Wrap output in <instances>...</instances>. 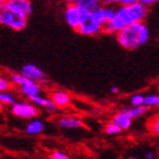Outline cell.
Wrapping results in <instances>:
<instances>
[{
    "mask_svg": "<svg viewBox=\"0 0 159 159\" xmlns=\"http://www.w3.org/2000/svg\"><path fill=\"white\" fill-rule=\"evenodd\" d=\"M0 102L3 106H13L16 102V98L13 93L10 92V90L7 91H0Z\"/></svg>",
    "mask_w": 159,
    "mask_h": 159,
    "instance_id": "obj_17",
    "label": "cell"
},
{
    "mask_svg": "<svg viewBox=\"0 0 159 159\" xmlns=\"http://www.w3.org/2000/svg\"><path fill=\"white\" fill-rule=\"evenodd\" d=\"M75 3L82 9L86 10H93L99 5H101L100 0H75Z\"/></svg>",
    "mask_w": 159,
    "mask_h": 159,
    "instance_id": "obj_18",
    "label": "cell"
},
{
    "mask_svg": "<svg viewBox=\"0 0 159 159\" xmlns=\"http://www.w3.org/2000/svg\"><path fill=\"white\" fill-rule=\"evenodd\" d=\"M149 29L143 22L131 24L116 34L117 42L126 50H134L149 41Z\"/></svg>",
    "mask_w": 159,
    "mask_h": 159,
    "instance_id": "obj_1",
    "label": "cell"
},
{
    "mask_svg": "<svg viewBox=\"0 0 159 159\" xmlns=\"http://www.w3.org/2000/svg\"><path fill=\"white\" fill-rule=\"evenodd\" d=\"M140 2L144 3L146 6H152V5H155L156 2H158V0H140Z\"/></svg>",
    "mask_w": 159,
    "mask_h": 159,
    "instance_id": "obj_28",
    "label": "cell"
},
{
    "mask_svg": "<svg viewBox=\"0 0 159 159\" xmlns=\"http://www.w3.org/2000/svg\"><path fill=\"white\" fill-rule=\"evenodd\" d=\"M50 98L52 99V101L55 102L57 108H65V107L70 106V101H72L70 93L66 92V91H63V90L52 91Z\"/></svg>",
    "mask_w": 159,
    "mask_h": 159,
    "instance_id": "obj_11",
    "label": "cell"
},
{
    "mask_svg": "<svg viewBox=\"0 0 159 159\" xmlns=\"http://www.w3.org/2000/svg\"><path fill=\"white\" fill-rule=\"evenodd\" d=\"M44 131V124L40 119H32L25 126V132L29 135H39Z\"/></svg>",
    "mask_w": 159,
    "mask_h": 159,
    "instance_id": "obj_15",
    "label": "cell"
},
{
    "mask_svg": "<svg viewBox=\"0 0 159 159\" xmlns=\"http://www.w3.org/2000/svg\"><path fill=\"white\" fill-rule=\"evenodd\" d=\"M20 91V93L25 96L26 98H32V97L37 96V94H40L41 92V86H40V83L35 82V81H32L30 80L27 83H25L24 85L20 86L18 88Z\"/></svg>",
    "mask_w": 159,
    "mask_h": 159,
    "instance_id": "obj_14",
    "label": "cell"
},
{
    "mask_svg": "<svg viewBox=\"0 0 159 159\" xmlns=\"http://www.w3.org/2000/svg\"><path fill=\"white\" fill-rule=\"evenodd\" d=\"M144 105L149 108L151 107H159V96L158 94H149L144 98Z\"/></svg>",
    "mask_w": 159,
    "mask_h": 159,
    "instance_id": "obj_22",
    "label": "cell"
},
{
    "mask_svg": "<svg viewBox=\"0 0 159 159\" xmlns=\"http://www.w3.org/2000/svg\"><path fill=\"white\" fill-rule=\"evenodd\" d=\"M105 132L108 135H117V134H119V133L122 132V129L117 125L116 123H114L111 120L108 124H106V126H105Z\"/></svg>",
    "mask_w": 159,
    "mask_h": 159,
    "instance_id": "obj_21",
    "label": "cell"
},
{
    "mask_svg": "<svg viewBox=\"0 0 159 159\" xmlns=\"http://www.w3.org/2000/svg\"><path fill=\"white\" fill-rule=\"evenodd\" d=\"M148 129L153 135H159V114L150 118L148 122Z\"/></svg>",
    "mask_w": 159,
    "mask_h": 159,
    "instance_id": "obj_20",
    "label": "cell"
},
{
    "mask_svg": "<svg viewBox=\"0 0 159 159\" xmlns=\"http://www.w3.org/2000/svg\"><path fill=\"white\" fill-rule=\"evenodd\" d=\"M20 73L29 77L32 81H35L38 83H42L46 81V74L40 67H38L34 64H27L22 68Z\"/></svg>",
    "mask_w": 159,
    "mask_h": 159,
    "instance_id": "obj_9",
    "label": "cell"
},
{
    "mask_svg": "<svg viewBox=\"0 0 159 159\" xmlns=\"http://www.w3.org/2000/svg\"><path fill=\"white\" fill-rule=\"evenodd\" d=\"M10 81H11V83H13L14 86H16V88H20V86L24 85L25 83H27L29 81H30V79L29 77H26L25 75H23L22 73H13L11 75H10Z\"/></svg>",
    "mask_w": 159,
    "mask_h": 159,
    "instance_id": "obj_19",
    "label": "cell"
},
{
    "mask_svg": "<svg viewBox=\"0 0 159 159\" xmlns=\"http://www.w3.org/2000/svg\"><path fill=\"white\" fill-rule=\"evenodd\" d=\"M140 0H118L119 6H129V5H133V3L138 2Z\"/></svg>",
    "mask_w": 159,
    "mask_h": 159,
    "instance_id": "obj_26",
    "label": "cell"
},
{
    "mask_svg": "<svg viewBox=\"0 0 159 159\" xmlns=\"http://www.w3.org/2000/svg\"><path fill=\"white\" fill-rule=\"evenodd\" d=\"M51 159H68V155L64 151H53L50 153Z\"/></svg>",
    "mask_w": 159,
    "mask_h": 159,
    "instance_id": "obj_25",
    "label": "cell"
},
{
    "mask_svg": "<svg viewBox=\"0 0 159 159\" xmlns=\"http://www.w3.org/2000/svg\"><path fill=\"white\" fill-rule=\"evenodd\" d=\"M29 100L32 101L34 105L44 108V109L50 114H53L57 110V106L55 105L52 99H51V98H48V97H43V96H40V94H37V96L30 98Z\"/></svg>",
    "mask_w": 159,
    "mask_h": 159,
    "instance_id": "obj_12",
    "label": "cell"
},
{
    "mask_svg": "<svg viewBox=\"0 0 159 159\" xmlns=\"http://www.w3.org/2000/svg\"><path fill=\"white\" fill-rule=\"evenodd\" d=\"M64 1H65L67 5H68V3H74V2H75V0H64Z\"/></svg>",
    "mask_w": 159,
    "mask_h": 159,
    "instance_id": "obj_32",
    "label": "cell"
},
{
    "mask_svg": "<svg viewBox=\"0 0 159 159\" xmlns=\"http://www.w3.org/2000/svg\"><path fill=\"white\" fill-rule=\"evenodd\" d=\"M111 120H113L114 123H116L117 125L122 129V131H127V129L131 127V125H132L133 118L129 116L126 111L120 109V111H118L117 114L114 115Z\"/></svg>",
    "mask_w": 159,
    "mask_h": 159,
    "instance_id": "obj_13",
    "label": "cell"
},
{
    "mask_svg": "<svg viewBox=\"0 0 159 159\" xmlns=\"http://www.w3.org/2000/svg\"><path fill=\"white\" fill-rule=\"evenodd\" d=\"M65 20L68 26L77 31L80 24L82 22V8L76 3H68L65 9Z\"/></svg>",
    "mask_w": 159,
    "mask_h": 159,
    "instance_id": "obj_7",
    "label": "cell"
},
{
    "mask_svg": "<svg viewBox=\"0 0 159 159\" xmlns=\"http://www.w3.org/2000/svg\"><path fill=\"white\" fill-rule=\"evenodd\" d=\"M119 92V88L118 86H113L111 88V93H114V94H116V93Z\"/></svg>",
    "mask_w": 159,
    "mask_h": 159,
    "instance_id": "obj_30",
    "label": "cell"
},
{
    "mask_svg": "<svg viewBox=\"0 0 159 159\" xmlns=\"http://www.w3.org/2000/svg\"><path fill=\"white\" fill-rule=\"evenodd\" d=\"M144 98L146 96H143L141 93H135L131 97V105L132 106H141L144 105Z\"/></svg>",
    "mask_w": 159,
    "mask_h": 159,
    "instance_id": "obj_24",
    "label": "cell"
},
{
    "mask_svg": "<svg viewBox=\"0 0 159 159\" xmlns=\"http://www.w3.org/2000/svg\"><path fill=\"white\" fill-rule=\"evenodd\" d=\"M11 113L14 116L20 117L23 119H33L38 116L39 109L37 105L27 102V101H16L11 106Z\"/></svg>",
    "mask_w": 159,
    "mask_h": 159,
    "instance_id": "obj_5",
    "label": "cell"
},
{
    "mask_svg": "<svg viewBox=\"0 0 159 159\" xmlns=\"http://www.w3.org/2000/svg\"><path fill=\"white\" fill-rule=\"evenodd\" d=\"M101 5H106V6H114L118 3V0H100Z\"/></svg>",
    "mask_w": 159,
    "mask_h": 159,
    "instance_id": "obj_27",
    "label": "cell"
},
{
    "mask_svg": "<svg viewBox=\"0 0 159 159\" xmlns=\"http://www.w3.org/2000/svg\"><path fill=\"white\" fill-rule=\"evenodd\" d=\"M58 126L61 129H77L83 127V122L76 116H63L58 119Z\"/></svg>",
    "mask_w": 159,
    "mask_h": 159,
    "instance_id": "obj_10",
    "label": "cell"
},
{
    "mask_svg": "<svg viewBox=\"0 0 159 159\" xmlns=\"http://www.w3.org/2000/svg\"><path fill=\"white\" fill-rule=\"evenodd\" d=\"M148 6L140 1L129 6H119L116 9V14L125 22L126 25L143 22L148 16Z\"/></svg>",
    "mask_w": 159,
    "mask_h": 159,
    "instance_id": "obj_2",
    "label": "cell"
},
{
    "mask_svg": "<svg viewBox=\"0 0 159 159\" xmlns=\"http://www.w3.org/2000/svg\"><path fill=\"white\" fill-rule=\"evenodd\" d=\"M103 26L98 24L91 17V10L82 9V22L80 24L77 32L85 37H96L102 33Z\"/></svg>",
    "mask_w": 159,
    "mask_h": 159,
    "instance_id": "obj_4",
    "label": "cell"
},
{
    "mask_svg": "<svg viewBox=\"0 0 159 159\" xmlns=\"http://www.w3.org/2000/svg\"><path fill=\"white\" fill-rule=\"evenodd\" d=\"M123 110L126 111L129 116L134 119V118H138V117H141L142 115H144V114L149 110V107L146 106V105H141V106H132V107H129V108H123Z\"/></svg>",
    "mask_w": 159,
    "mask_h": 159,
    "instance_id": "obj_16",
    "label": "cell"
},
{
    "mask_svg": "<svg viewBox=\"0 0 159 159\" xmlns=\"http://www.w3.org/2000/svg\"><path fill=\"white\" fill-rule=\"evenodd\" d=\"M0 24L14 31H22L26 27L27 17L5 6L0 9Z\"/></svg>",
    "mask_w": 159,
    "mask_h": 159,
    "instance_id": "obj_3",
    "label": "cell"
},
{
    "mask_svg": "<svg viewBox=\"0 0 159 159\" xmlns=\"http://www.w3.org/2000/svg\"><path fill=\"white\" fill-rule=\"evenodd\" d=\"M13 83L10 79H7L3 75L0 74V91H7V90H11L13 88Z\"/></svg>",
    "mask_w": 159,
    "mask_h": 159,
    "instance_id": "obj_23",
    "label": "cell"
},
{
    "mask_svg": "<svg viewBox=\"0 0 159 159\" xmlns=\"http://www.w3.org/2000/svg\"><path fill=\"white\" fill-rule=\"evenodd\" d=\"M2 109H3V105H2L1 102H0V113L2 111Z\"/></svg>",
    "mask_w": 159,
    "mask_h": 159,
    "instance_id": "obj_33",
    "label": "cell"
},
{
    "mask_svg": "<svg viewBox=\"0 0 159 159\" xmlns=\"http://www.w3.org/2000/svg\"><path fill=\"white\" fill-rule=\"evenodd\" d=\"M5 3H6V0H0V9L5 7Z\"/></svg>",
    "mask_w": 159,
    "mask_h": 159,
    "instance_id": "obj_31",
    "label": "cell"
},
{
    "mask_svg": "<svg viewBox=\"0 0 159 159\" xmlns=\"http://www.w3.org/2000/svg\"><path fill=\"white\" fill-rule=\"evenodd\" d=\"M144 157H146L147 159H153V158H155V153L150 151V152H147Z\"/></svg>",
    "mask_w": 159,
    "mask_h": 159,
    "instance_id": "obj_29",
    "label": "cell"
},
{
    "mask_svg": "<svg viewBox=\"0 0 159 159\" xmlns=\"http://www.w3.org/2000/svg\"><path fill=\"white\" fill-rule=\"evenodd\" d=\"M5 6L26 17L32 13V3L30 0H6Z\"/></svg>",
    "mask_w": 159,
    "mask_h": 159,
    "instance_id": "obj_8",
    "label": "cell"
},
{
    "mask_svg": "<svg viewBox=\"0 0 159 159\" xmlns=\"http://www.w3.org/2000/svg\"><path fill=\"white\" fill-rule=\"evenodd\" d=\"M116 9L113 6H106V5H99V6L91 10V17L94 22H97L100 25H105L109 20H113L115 16Z\"/></svg>",
    "mask_w": 159,
    "mask_h": 159,
    "instance_id": "obj_6",
    "label": "cell"
}]
</instances>
